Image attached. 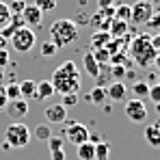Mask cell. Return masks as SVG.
Instances as JSON below:
<instances>
[{
    "label": "cell",
    "instance_id": "cell-1",
    "mask_svg": "<svg viewBox=\"0 0 160 160\" xmlns=\"http://www.w3.org/2000/svg\"><path fill=\"white\" fill-rule=\"evenodd\" d=\"M54 87V93H61V95H69V93H78L82 78H80V72L76 67L74 61H65L63 65H58L52 72V78H50Z\"/></svg>",
    "mask_w": 160,
    "mask_h": 160
},
{
    "label": "cell",
    "instance_id": "cell-12",
    "mask_svg": "<svg viewBox=\"0 0 160 160\" xmlns=\"http://www.w3.org/2000/svg\"><path fill=\"white\" fill-rule=\"evenodd\" d=\"M43 117H46L50 123H65V119H67V108L63 106V104H50V106L46 108Z\"/></svg>",
    "mask_w": 160,
    "mask_h": 160
},
{
    "label": "cell",
    "instance_id": "cell-9",
    "mask_svg": "<svg viewBox=\"0 0 160 160\" xmlns=\"http://www.w3.org/2000/svg\"><path fill=\"white\" fill-rule=\"evenodd\" d=\"M20 15H22V20H24V26H28V28H37L43 22V13H41L32 2H30V4L26 2V7H24V11H22Z\"/></svg>",
    "mask_w": 160,
    "mask_h": 160
},
{
    "label": "cell",
    "instance_id": "cell-25",
    "mask_svg": "<svg viewBox=\"0 0 160 160\" xmlns=\"http://www.w3.org/2000/svg\"><path fill=\"white\" fill-rule=\"evenodd\" d=\"M41 13H46V11H54L56 9V4H58V0H35L32 2Z\"/></svg>",
    "mask_w": 160,
    "mask_h": 160
},
{
    "label": "cell",
    "instance_id": "cell-30",
    "mask_svg": "<svg viewBox=\"0 0 160 160\" xmlns=\"http://www.w3.org/2000/svg\"><path fill=\"white\" fill-rule=\"evenodd\" d=\"M24 7H26V0H11V4H9L11 13H15V15H20L24 11Z\"/></svg>",
    "mask_w": 160,
    "mask_h": 160
},
{
    "label": "cell",
    "instance_id": "cell-16",
    "mask_svg": "<svg viewBox=\"0 0 160 160\" xmlns=\"http://www.w3.org/2000/svg\"><path fill=\"white\" fill-rule=\"evenodd\" d=\"M54 95V87L50 80H41V82H37V95H35V100H48V98H52Z\"/></svg>",
    "mask_w": 160,
    "mask_h": 160
},
{
    "label": "cell",
    "instance_id": "cell-23",
    "mask_svg": "<svg viewBox=\"0 0 160 160\" xmlns=\"http://www.w3.org/2000/svg\"><path fill=\"white\" fill-rule=\"evenodd\" d=\"M108 156H110V145L106 141L98 143L95 145V160H108Z\"/></svg>",
    "mask_w": 160,
    "mask_h": 160
},
{
    "label": "cell",
    "instance_id": "cell-37",
    "mask_svg": "<svg viewBox=\"0 0 160 160\" xmlns=\"http://www.w3.org/2000/svg\"><path fill=\"white\" fill-rule=\"evenodd\" d=\"M50 158H52V160H65V149H56V152H50Z\"/></svg>",
    "mask_w": 160,
    "mask_h": 160
},
{
    "label": "cell",
    "instance_id": "cell-18",
    "mask_svg": "<svg viewBox=\"0 0 160 160\" xmlns=\"http://www.w3.org/2000/svg\"><path fill=\"white\" fill-rule=\"evenodd\" d=\"M126 32H128V22H119V20H112L110 22V26H108L110 39H121Z\"/></svg>",
    "mask_w": 160,
    "mask_h": 160
},
{
    "label": "cell",
    "instance_id": "cell-27",
    "mask_svg": "<svg viewBox=\"0 0 160 160\" xmlns=\"http://www.w3.org/2000/svg\"><path fill=\"white\" fill-rule=\"evenodd\" d=\"M2 91H4V95H7V100H9V102H11V100H20V87H18L15 82L7 84Z\"/></svg>",
    "mask_w": 160,
    "mask_h": 160
},
{
    "label": "cell",
    "instance_id": "cell-42",
    "mask_svg": "<svg viewBox=\"0 0 160 160\" xmlns=\"http://www.w3.org/2000/svg\"><path fill=\"white\" fill-rule=\"evenodd\" d=\"M154 106H156V112L160 115V102H158V104H154Z\"/></svg>",
    "mask_w": 160,
    "mask_h": 160
},
{
    "label": "cell",
    "instance_id": "cell-39",
    "mask_svg": "<svg viewBox=\"0 0 160 160\" xmlns=\"http://www.w3.org/2000/svg\"><path fill=\"white\" fill-rule=\"evenodd\" d=\"M152 43H154V48H156V50H160V30L152 37Z\"/></svg>",
    "mask_w": 160,
    "mask_h": 160
},
{
    "label": "cell",
    "instance_id": "cell-26",
    "mask_svg": "<svg viewBox=\"0 0 160 160\" xmlns=\"http://www.w3.org/2000/svg\"><path fill=\"white\" fill-rule=\"evenodd\" d=\"M11 15H13V13H11V9H9V4L0 0V28H2V26H7V24H9V20H11Z\"/></svg>",
    "mask_w": 160,
    "mask_h": 160
},
{
    "label": "cell",
    "instance_id": "cell-22",
    "mask_svg": "<svg viewBox=\"0 0 160 160\" xmlns=\"http://www.w3.org/2000/svg\"><path fill=\"white\" fill-rule=\"evenodd\" d=\"M108 41H110V35H108V32H104V30H100V35L95 32L93 39H91V50H93L95 46H98V48H104Z\"/></svg>",
    "mask_w": 160,
    "mask_h": 160
},
{
    "label": "cell",
    "instance_id": "cell-32",
    "mask_svg": "<svg viewBox=\"0 0 160 160\" xmlns=\"http://www.w3.org/2000/svg\"><path fill=\"white\" fill-rule=\"evenodd\" d=\"M56 52H58V48L54 46L52 41H46V43L41 46V54H43V56H54Z\"/></svg>",
    "mask_w": 160,
    "mask_h": 160
},
{
    "label": "cell",
    "instance_id": "cell-36",
    "mask_svg": "<svg viewBox=\"0 0 160 160\" xmlns=\"http://www.w3.org/2000/svg\"><path fill=\"white\" fill-rule=\"evenodd\" d=\"M7 65H9V52L7 50H0V67L4 69Z\"/></svg>",
    "mask_w": 160,
    "mask_h": 160
},
{
    "label": "cell",
    "instance_id": "cell-20",
    "mask_svg": "<svg viewBox=\"0 0 160 160\" xmlns=\"http://www.w3.org/2000/svg\"><path fill=\"white\" fill-rule=\"evenodd\" d=\"M132 93L136 100H143V98H147L149 95V84L145 82V80H136L132 84Z\"/></svg>",
    "mask_w": 160,
    "mask_h": 160
},
{
    "label": "cell",
    "instance_id": "cell-13",
    "mask_svg": "<svg viewBox=\"0 0 160 160\" xmlns=\"http://www.w3.org/2000/svg\"><path fill=\"white\" fill-rule=\"evenodd\" d=\"M143 136H145L147 145H152V147L160 149V121H156V123H149V126L145 128Z\"/></svg>",
    "mask_w": 160,
    "mask_h": 160
},
{
    "label": "cell",
    "instance_id": "cell-31",
    "mask_svg": "<svg viewBox=\"0 0 160 160\" xmlns=\"http://www.w3.org/2000/svg\"><path fill=\"white\" fill-rule=\"evenodd\" d=\"M65 108H72L78 104V93H69V95H63V102H61Z\"/></svg>",
    "mask_w": 160,
    "mask_h": 160
},
{
    "label": "cell",
    "instance_id": "cell-10",
    "mask_svg": "<svg viewBox=\"0 0 160 160\" xmlns=\"http://www.w3.org/2000/svg\"><path fill=\"white\" fill-rule=\"evenodd\" d=\"M4 110H7V115H9L11 119H24L28 115V102L22 100V98H20V100H11Z\"/></svg>",
    "mask_w": 160,
    "mask_h": 160
},
{
    "label": "cell",
    "instance_id": "cell-15",
    "mask_svg": "<svg viewBox=\"0 0 160 160\" xmlns=\"http://www.w3.org/2000/svg\"><path fill=\"white\" fill-rule=\"evenodd\" d=\"M18 87H20V98L22 100H35V95H37V82L35 80H22V82H18Z\"/></svg>",
    "mask_w": 160,
    "mask_h": 160
},
{
    "label": "cell",
    "instance_id": "cell-2",
    "mask_svg": "<svg viewBox=\"0 0 160 160\" xmlns=\"http://www.w3.org/2000/svg\"><path fill=\"white\" fill-rule=\"evenodd\" d=\"M128 54L138 67H149V65H154V58L158 56V50L154 48L149 35H138V37H134L130 41Z\"/></svg>",
    "mask_w": 160,
    "mask_h": 160
},
{
    "label": "cell",
    "instance_id": "cell-8",
    "mask_svg": "<svg viewBox=\"0 0 160 160\" xmlns=\"http://www.w3.org/2000/svg\"><path fill=\"white\" fill-rule=\"evenodd\" d=\"M123 110H126V117H128L132 123H143V121L147 119V108L143 104V100H136V98L128 100Z\"/></svg>",
    "mask_w": 160,
    "mask_h": 160
},
{
    "label": "cell",
    "instance_id": "cell-35",
    "mask_svg": "<svg viewBox=\"0 0 160 160\" xmlns=\"http://www.w3.org/2000/svg\"><path fill=\"white\" fill-rule=\"evenodd\" d=\"M117 0H98V7L100 9H115Z\"/></svg>",
    "mask_w": 160,
    "mask_h": 160
},
{
    "label": "cell",
    "instance_id": "cell-28",
    "mask_svg": "<svg viewBox=\"0 0 160 160\" xmlns=\"http://www.w3.org/2000/svg\"><path fill=\"white\" fill-rule=\"evenodd\" d=\"M46 143H48L50 152H56V149H65V147H63V136H50Z\"/></svg>",
    "mask_w": 160,
    "mask_h": 160
},
{
    "label": "cell",
    "instance_id": "cell-38",
    "mask_svg": "<svg viewBox=\"0 0 160 160\" xmlns=\"http://www.w3.org/2000/svg\"><path fill=\"white\" fill-rule=\"evenodd\" d=\"M9 104V100H7V95H4V91H2V87H0V110H4Z\"/></svg>",
    "mask_w": 160,
    "mask_h": 160
},
{
    "label": "cell",
    "instance_id": "cell-33",
    "mask_svg": "<svg viewBox=\"0 0 160 160\" xmlns=\"http://www.w3.org/2000/svg\"><path fill=\"white\" fill-rule=\"evenodd\" d=\"M154 104L160 102V84H149V95H147Z\"/></svg>",
    "mask_w": 160,
    "mask_h": 160
},
{
    "label": "cell",
    "instance_id": "cell-19",
    "mask_svg": "<svg viewBox=\"0 0 160 160\" xmlns=\"http://www.w3.org/2000/svg\"><path fill=\"white\" fill-rule=\"evenodd\" d=\"M104 100H106V87H93L91 89V93L87 95V102H91V104H104Z\"/></svg>",
    "mask_w": 160,
    "mask_h": 160
},
{
    "label": "cell",
    "instance_id": "cell-41",
    "mask_svg": "<svg viewBox=\"0 0 160 160\" xmlns=\"http://www.w3.org/2000/svg\"><path fill=\"white\" fill-rule=\"evenodd\" d=\"M7 43H9V41H7L4 37H0V50H4V48H7Z\"/></svg>",
    "mask_w": 160,
    "mask_h": 160
},
{
    "label": "cell",
    "instance_id": "cell-29",
    "mask_svg": "<svg viewBox=\"0 0 160 160\" xmlns=\"http://www.w3.org/2000/svg\"><path fill=\"white\" fill-rule=\"evenodd\" d=\"M110 76H112V80H121L126 76V67L123 65H110Z\"/></svg>",
    "mask_w": 160,
    "mask_h": 160
},
{
    "label": "cell",
    "instance_id": "cell-24",
    "mask_svg": "<svg viewBox=\"0 0 160 160\" xmlns=\"http://www.w3.org/2000/svg\"><path fill=\"white\" fill-rule=\"evenodd\" d=\"M35 138H39V141H48L50 136H52V130H50V126H46V123H39L37 128H35Z\"/></svg>",
    "mask_w": 160,
    "mask_h": 160
},
{
    "label": "cell",
    "instance_id": "cell-21",
    "mask_svg": "<svg viewBox=\"0 0 160 160\" xmlns=\"http://www.w3.org/2000/svg\"><path fill=\"white\" fill-rule=\"evenodd\" d=\"M130 15H132V7H130V4H117V7H115V20H119V22H130Z\"/></svg>",
    "mask_w": 160,
    "mask_h": 160
},
{
    "label": "cell",
    "instance_id": "cell-5",
    "mask_svg": "<svg viewBox=\"0 0 160 160\" xmlns=\"http://www.w3.org/2000/svg\"><path fill=\"white\" fill-rule=\"evenodd\" d=\"M9 43H11V48H13L15 52L26 54V52H30V50L35 48V43H37V35H35L32 28L22 26L20 30L13 32V37L9 39Z\"/></svg>",
    "mask_w": 160,
    "mask_h": 160
},
{
    "label": "cell",
    "instance_id": "cell-11",
    "mask_svg": "<svg viewBox=\"0 0 160 160\" xmlns=\"http://www.w3.org/2000/svg\"><path fill=\"white\" fill-rule=\"evenodd\" d=\"M126 93H128V89H126V82L123 80H112L106 87V98L112 100V102H123L126 100Z\"/></svg>",
    "mask_w": 160,
    "mask_h": 160
},
{
    "label": "cell",
    "instance_id": "cell-3",
    "mask_svg": "<svg viewBox=\"0 0 160 160\" xmlns=\"http://www.w3.org/2000/svg\"><path fill=\"white\" fill-rule=\"evenodd\" d=\"M78 35H80V30H78V24L74 20H56L50 26V41L58 50L72 46L78 39Z\"/></svg>",
    "mask_w": 160,
    "mask_h": 160
},
{
    "label": "cell",
    "instance_id": "cell-17",
    "mask_svg": "<svg viewBox=\"0 0 160 160\" xmlns=\"http://www.w3.org/2000/svg\"><path fill=\"white\" fill-rule=\"evenodd\" d=\"M76 156H78V160H95V145L89 143V141L78 145L76 147Z\"/></svg>",
    "mask_w": 160,
    "mask_h": 160
},
{
    "label": "cell",
    "instance_id": "cell-6",
    "mask_svg": "<svg viewBox=\"0 0 160 160\" xmlns=\"http://www.w3.org/2000/svg\"><path fill=\"white\" fill-rule=\"evenodd\" d=\"M89 128L84 126V123H80V121H72V123H67L65 126V138L72 143V145H82V143H87L89 141Z\"/></svg>",
    "mask_w": 160,
    "mask_h": 160
},
{
    "label": "cell",
    "instance_id": "cell-43",
    "mask_svg": "<svg viewBox=\"0 0 160 160\" xmlns=\"http://www.w3.org/2000/svg\"><path fill=\"white\" fill-rule=\"evenodd\" d=\"M2 76H4V72H2V67H0V84H2Z\"/></svg>",
    "mask_w": 160,
    "mask_h": 160
},
{
    "label": "cell",
    "instance_id": "cell-7",
    "mask_svg": "<svg viewBox=\"0 0 160 160\" xmlns=\"http://www.w3.org/2000/svg\"><path fill=\"white\" fill-rule=\"evenodd\" d=\"M152 15H154V4H152V0H136L132 4L130 22H134V24H147Z\"/></svg>",
    "mask_w": 160,
    "mask_h": 160
},
{
    "label": "cell",
    "instance_id": "cell-4",
    "mask_svg": "<svg viewBox=\"0 0 160 160\" xmlns=\"http://www.w3.org/2000/svg\"><path fill=\"white\" fill-rule=\"evenodd\" d=\"M30 138H32V132L28 130L26 123H22V121L9 123L7 130H4V145L7 147L22 149V147H26L28 143H30Z\"/></svg>",
    "mask_w": 160,
    "mask_h": 160
},
{
    "label": "cell",
    "instance_id": "cell-40",
    "mask_svg": "<svg viewBox=\"0 0 160 160\" xmlns=\"http://www.w3.org/2000/svg\"><path fill=\"white\" fill-rule=\"evenodd\" d=\"M154 67H156V69H158V72H160V52H158V56L154 58Z\"/></svg>",
    "mask_w": 160,
    "mask_h": 160
},
{
    "label": "cell",
    "instance_id": "cell-14",
    "mask_svg": "<svg viewBox=\"0 0 160 160\" xmlns=\"http://www.w3.org/2000/svg\"><path fill=\"white\" fill-rule=\"evenodd\" d=\"M82 63H84V69H87V74H89V76H93V78H98V76H100V67H102V65L95 61V56H93L91 50H87V52H84Z\"/></svg>",
    "mask_w": 160,
    "mask_h": 160
},
{
    "label": "cell",
    "instance_id": "cell-44",
    "mask_svg": "<svg viewBox=\"0 0 160 160\" xmlns=\"http://www.w3.org/2000/svg\"><path fill=\"white\" fill-rule=\"evenodd\" d=\"M156 84H160V74H158V80H156Z\"/></svg>",
    "mask_w": 160,
    "mask_h": 160
},
{
    "label": "cell",
    "instance_id": "cell-34",
    "mask_svg": "<svg viewBox=\"0 0 160 160\" xmlns=\"http://www.w3.org/2000/svg\"><path fill=\"white\" fill-rule=\"evenodd\" d=\"M147 26L152 28V30H160V11H154V15L149 18Z\"/></svg>",
    "mask_w": 160,
    "mask_h": 160
}]
</instances>
